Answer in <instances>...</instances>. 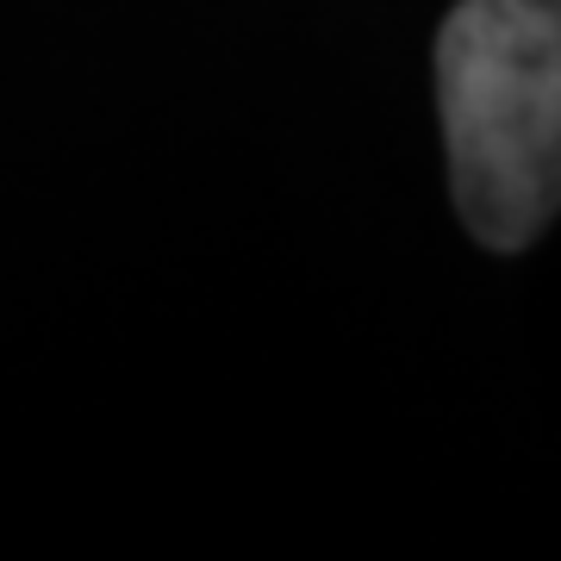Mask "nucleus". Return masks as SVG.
Instances as JSON below:
<instances>
[{
    "label": "nucleus",
    "mask_w": 561,
    "mask_h": 561,
    "mask_svg": "<svg viewBox=\"0 0 561 561\" xmlns=\"http://www.w3.org/2000/svg\"><path fill=\"white\" fill-rule=\"evenodd\" d=\"M449 181L486 250L561 213V0H461L437 32Z\"/></svg>",
    "instance_id": "1"
}]
</instances>
